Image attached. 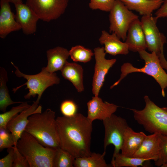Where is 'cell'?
I'll return each instance as SVG.
<instances>
[{
	"label": "cell",
	"mask_w": 167,
	"mask_h": 167,
	"mask_svg": "<svg viewBox=\"0 0 167 167\" xmlns=\"http://www.w3.org/2000/svg\"><path fill=\"white\" fill-rule=\"evenodd\" d=\"M56 122L60 147L75 158L90 156L92 123L80 113L58 116Z\"/></svg>",
	"instance_id": "1"
},
{
	"label": "cell",
	"mask_w": 167,
	"mask_h": 167,
	"mask_svg": "<svg viewBox=\"0 0 167 167\" xmlns=\"http://www.w3.org/2000/svg\"><path fill=\"white\" fill-rule=\"evenodd\" d=\"M28 119L24 131L45 147L54 149L60 147L54 111L47 109L43 113L30 115Z\"/></svg>",
	"instance_id": "2"
},
{
	"label": "cell",
	"mask_w": 167,
	"mask_h": 167,
	"mask_svg": "<svg viewBox=\"0 0 167 167\" xmlns=\"http://www.w3.org/2000/svg\"><path fill=\"white\" fill-rule=\"evenodd\" d=\"M16 146L30 167H53L56 149L44 146L29 133L23 132Z\"/></svg>",
	"instance_id": "3"
},
{
	"label": "cell",
	"mask_w": 167,
	"mask_h": 167,
	"mask_svg": "<svg viewBox=\"0 0 167 167\" xmlns=\"http://www.w3.org/2000/svg\"><path fill=\"white\" fill-rule=\"evenodd\" d=\"M144 99L145 106L143 109H130L134 119L147 131L167 135V107H159L147 96Z\"/></svg>",
	"instance_id": "4"
},
{
	"label": "cell",
	"mask_w": 167,
	"mask_h": 167,
	"mask_svg": "<svg viewBox=\"0 0 167 167\" xmlns=\"http://www.w3.org/2000/svg\"><path fill=\"white\" fill-rule=\"evenodd\" d=\"M140 58L144 60L145 64L141 68H137L130 63H124L121 66V74L119 79L110 87L112 88L118 85L121 81L130 73L139 72L152 76L160 85L161 94L165 97V90L167 88V73L161 66L159 56L154 52L149 53L146 50L138 52Z\"/></svg>",
	"instance_id": "5"
},
{
	"label": "cell",
	"mask_w": 167,
	"mask_h": 167,
	"mask_svg": "<svg viewBox=\"0 0 167 167\" xmlns=\"http://www.w3.org/2000/svg\"><path fill=\"white\" fill-rule=\"evenodd\" d=\"M15 68V72L16 76L23 77L27 80L24 84L13 89L14 93L22 87L26 85V89H28V92L24 96L25 99H29L38 95L37 99L40 100L45 91L49 87L59 83L60 79L55 72L51 73L41 69V71L34 75L25 74L21 72L18 67L11 62Z\"/></svg>",
	"instance_id": "6"
},
{
	"label": "cell",
	"mask_w": 167,
	"mask_h": 167,
	"mask_svg": "<svg viewBox=\"0 0 167 167\" xmlns=\"http://www.w3.org/2000/svg\"><path fill=\"white\" fill-rule=\"evenodd\" d=\"M109 12V32L115 33L120 39L125 41L130 24L139 18V16L119 0H115Z\"/></svg>",
	"instance_id": "7"
},
{
	"label": "cell",
	"mask_w": 167,
	"mask_h": 167,
	"mask_svg": "<svg viewBox=\"0 0 167 167\" xmlns=\"http://www.w3.org/2000/svg\"><path fill=\"white\" fill-rule=\"evenodd\" d=\"M105 128L104 151L107 146L114 147L112 158L119 153L122 145L124 133L129 126L126 120L114 114L103 121Z\"/></svg>",
	"instance_id": "8"
},
{
	"label": "cell",
	"mask_w": 167,
	"mask_h": 167,
	"mask_svg": "<svg viewBox=\"0 0 167 167\" xmlns=\"http://www.w3.org/2000/svg\"><path fill=\"white\" fill-rule=\"evenodd\" d=\"M69 0H26V3L38 15L47 22L56 19L65 12Z\"/></svg>",
	"instance_id": "9"
},
{
	"label": "cell",
	"mask_w": 167,
	"mask_h": 167,
	"mask_svg": "<svg viewBox=\"0 0 167 167\" xmlns=\"http://www.w3.org/2000/svg\"><path fill=\"white\" fill-rule=\"evenodd\" d=\"M157 20L151 15L142 16L140 21L147 49L151 52H154L159 56L164 51V46L166 42V39L157 26Z\"/></svg>",
	"instance_id": "10"
},
{
	"label": "cell",
	"mask_w": 167,
	"mask_h": 167,
	"mask_svg": "<svg viewBox=\"0 0 167 167\" xmlns=\"http://www.w3.org/2000/svg\"><path fill=\"white\" fill-rule=\"evenodd\" d=\"M95 60L94 73L93 77L92 92L95 96H98L105 76L109 69L116 61V59H106L104 47H97L94 49Z\"/></svg>",
	"instance_id": "11"
},
{
	"label": "cell",
	"mask_w": 167,
	"mask_h": 167,
	"mask_svg": "<svg viewBox=\"0 0 167 167\" xmlns=\"http://www.w3.org/2000/svg\"><path fill=\"white\" fill-rule=\"evenodd\" d=\"M40 100L37 99L30 106L11 119L7 123L6 128L12 134L16 145L18 140L24 131L28 122V117L36 113H41L42 106L38 105Z\"/></svg>",
	"instance_id": "12"
},
{
	"label": "cell",
	"mask_w": 167,
	"mask_h": 167,
	"mask_svg": "<svg viewBox=\"0 0 167 167\" xmlns=\"http://www.w3.org/2000/svg\"><path fill=\"white\" fill-rule=\"evenodd\" d=\"M16 11L15 19L20 26L23 33L30 35L36 30L37 23L40 19L38 15L26 4H15Z\"/></svg>",
	"instance_id": "13"
},
{
	"label": "cell",
	"mask_w": 167,
	"mask_h": 167,
	"mask_svg": "<svg viewBox=\"0 0 167 167\" xmlns=\"http://www.w3.org/2000/svg\"><path fill=\"white\" fill-rule=\"evenodd\" d=\"M87 118L91 122L95 120L103 121L110 117L117 110L118 106L106 101L103 102L98 96L92 97L87 103Z\"/></svg>",
	"instance_id": "14"
},
{
	"label": "cell",
	"mask_w": 167,
	"mask_h": 167,
	"mask_svg": "<svg viewBox=\"0 0 167 167\" xmlns=\"http://www.w3.org/2000/svg\"><path fill=\"white\" fill-rule=\"evenodd\" d=\"M7 0L0 1V37L5 38L10 33L21 29L16 21Z\"/></svg>",
	"instance_id": "15"
},
{
	"label": "cell",
	"mask_w": 167,
	"mask_h": 167,
	"mask_svg": "<svg viewBox=\"0 0 167 167\" xmlns=\"http://www.w3.org/2000/svg\"><path fill=\"white\" fill-rule=\"evenodd\" d=\"M160 134L146 135L140 146L132 157L150 159L154 162L158 159L160 148Z\"/></svg>",
	"instance_id": "16"
},
{
	"label": "cell",
	"mask_w": 167,
	"mask_h": 167,
	"mask_svg": "<svg viewBox=\"0 0 167 167\" xmlns=\"http://www.w3.org/2000/svg\"><path fill=\"white\" fill-rule=\"evenodd\" d=\"M125 42L128 45L129 50L133 52H138L147 49L144 32L139 18L130 24Z\"/></svg>",
	"instance_id": "17"
},
{
	"label": "cell",
	"mask_w": 167,
	"mask_h": 167,
	"mask_svg": "<svg viewBox=\"0 0 167 167\" xmlns=\"http://www.w3.org/2000/svg\"><path fill=\"white\" fill-rule=\"evenodd\" d=\"M120 39L114 33L110 34L105 30L102 31L99 39L100 43L104 45L105 52L112 55L118 54L126 55L129 53L127 44L121 41Z\"/></svg>",
	"instance_id": "18"
},
{
	"label": "cell",
	"mask_w": 167,
	"mask_h": 167,
	"mask_svg": "<svg viewBox=\"0 0 167 167\" xmlns=\"http://www.w3.org/2000/svg\"><path fill=\"white\" fill-rule=\"evenodd\" d=\"M46 55L47 65L41 69L51 73L61 71L70 56L69 51L60 46L48 50L46 52Z\"/></svg>",
	"instance_id": "19"
},
{
	"label": "cell",
	"mask_w": 167,
	"mask_h": 167,
	"mask_svg": "<svg viewBox=\"0 0 167 167\" xmlns=\"http://www.w3.org/2000/svg\"><path fill=\"white\" fill-rule=\"evenodd\" d=\"M146 135L143 132H136L129 126L124 134L121 154L132 157L139 148Z\"/></svg>",
	"instance_id": "20"
},
{
	"label": "cell",
	"mask_w": 167,
	"mask_h": 167,
	"mask_svg": "<svg viewBox=\"0 0 167 167\" xmlns=\"http://www.w3.org/2000/svg\"><path fill=\"white\" fill-rule=\"evenodd\" d=\"M61 71L62 77L71 82L78 92L84 91V71L80 65L67 61Z\"/></svg>",
	"instance_id": "21"
},
{
	"label": "cell",
	"mask_w": 167,
	"mask_h": 167,
	"mask_svg": "<svg viewBox=\"0 0 167 167\" xmlns=\"http://www.w3.org/2000/svg\"><path fill=\"white\" fill-rule=\"evenodd\" d=\"M130 10H134L142 16L152 15L158 9L164 0H119Z\"/></svg>",
	"instance_id": "22"
},
{
	"label": "cell",
	"mask_w": 167,
	"mask_h": 167,
	"mask_svg": "<svg viewBox=\"0 0 167 167\" xmlns=\"http://www.w3.org/2000/svg\"><path fill=\"white\" fill-rule=\"evenodd\" d=\"M106 151L102 154L92 152L88 156L75 158L74 164L75 167H110L104 159Z\"/></svg>",
	"instance_id": "23"
},
{
	"label": "cell",
	"mask_w": 167,
	"mask_h": 167,
	"mask_svg": "<svg viewBox=\"0 0 167 167\" xmlns=\"http://www.w3.org/2000/svg\"><path fill=\"white\" fill-rule=\"evenodd\" d=\"M8 80L7 73L4 68L0 67V110L5 112L7 107L15 104L21 103V101H14L11 99L6 85Z\"/></svg>",
	"instance_id": "24"
},
{
	"label": "cell",
	"mask_w": 167,
	"mask_h": 167,
	"mask_svg": "<svg viewBox=\"0 0 167 167\" xmlns=\"http://www.w3.org/2000/svg\"><path fill=\"white\" fill-rule=\"evenodd\" d=\"M151 160L150 159L126 156L119 153L112 158L111 165L113 167L143 166V164L145 162Z\"/></svg>",
	"instance_id": "25"
},
{
	"label": "cell",
	"mask_w": 167,
	"mask_h": 167,
	"mask_svg": "<svg viewBox=\"0 0 167 167\" xmlns=\"http://www.w3.org/2000/svg\"><path fill=\"white\" fill-rule=\"evenodd\" d=\"M75 158L68 152L60 147L56 149L53 167H73Z\"/></svg>",
	"instance_id": "26"
},
{
	"label": "cell",
	"mask_w": 167,
	"mask_h": 167,
	"mask_svg": "<svg viewBox=\"0 0 167 167\" xmlns=\"http://www.w3.org/2000/svg\"><path fill=\"white\" fill-rule=\"evenodd\" d=\"M70 56L75 62L86 63L90 61L94 53L89 49L85 48L80 45L71 47L69 51Z\"/></svg>",
	"instance_id": "27"
},
{
	"label": "cell",
	"mask_w": 167,
	"mask_h": 167,
	"mask_svg": "<svg viewBox=\"0 0 167 167\" xmlns=\"http://www.w3.org/2000/svg\"><path fill=\"white\" fill-rule=\"evenodd\" d=\"M31 105L26 102H22L18 106L13 107L9 111L0 114V128H6L8 122L19 113L29 108Z\"/></svg>",
	"instance_id": "28"
},
{
	"label": "cell",
	"mask_w": 167,
	"mask_h": 167,
	"mask_svg": "<svg viewBox=\"0 0 167 167\" xmlns=\"http://www.w3.org/2000/svg\"><path fill=\"white\" fill-rule=\"evenodd\" d=\"M160 153L158 159L155 161V165L157 167H165L167 163V135L160 134Z\"/></svg>",
	"instance_id": "29"
},
{
	"label": "cell",
	"mask_w": 167,
	"mask_h": 167,
	"mask_svg": "<svg viewBox=\"0 0 167 167\" xmlns=\"http://www.w3.org/2000/svg\"><path fill=\"white\" fill-rule=\"evenodd\" d=\"M7 129L0 128V151L8 148L15 145L12 134Z\"/></svg>",
	"instance_id": "30"
},
{
	"label": "cell",
	"mask_w": 167,
	"mask_h": 167,
	"mask_svg": "<svg viewBox=\"0 0 167 167\" xmlns=\"http://www.w3.org/2000/svg\"><path fill=\"white\" fill-rule=\"evenodd\" d=\"M89 8L93 10L99 9L109 12L112 8L115 0H90Z\"/></svg>",
	"instance_id": "31"
},
{
	"label": "cell",
	"mask_w": 167,
	"mask_h": 167,
	"mask_svg": "<svg viewBox=\"0 0 167 167\" xmlns=\"http://www.w3.org/2000/svg\"><path fill=\"white\" fill-rule=\"evenodd\" d=\"M60 110L63 116L72 117L77 113V106L73 101L65 100L61 103Z\"/></svg>",
	"instance_id": "32"
},
{
	"label": "cell",
	"mask_w": 167,
	"mask_h": 167,
	"mask_svg": "<svg viewBox=\"0 0 167 167\" xmlns=\"http://www.w3.org/2000/svg\"><path fill=\"white\" fill-rule=\"evenodd\" d=\"M14 154L13 167H28V163L25 157L19 152L16 145L14 146Z\"/></svg>",
	"instance_id": "33"
},
{
	"label": "cell",
	"mask_w": 167,
	"mask_h": 167,
	"mask_svg": "<svg viewBox=\"0 0 167 167\" xmlns=\"http://www.w3.org/2000/svg\"><path fill=\"white\" fill-rule=\"evenodd\" d=\"M8 154L0 160V167H12L14 161V146L7 148Z\"/></svg>",
	"instance_id": "34"
},
{
	"label": "cell",
	"mask_w": 167,
	"mask_h": 167,
	"mask_svg": "<svg viewBox=\"0 0 167 167\" xmlns=\"http://www.w3.org/2000/svg\"><path fill=\"white\" fill-rule=\"evenodd\" d=\"M155 15V17L157 19L161 18H167V0H164L163 3Z\"/></svg>",
	"instance_id": "35"
},
{
	"label": "cell",
	"mask_w": 167,
	"mask_h": 167,
	"mask_svg": "<svg viewBox=\"0 0 167 167\" xmlns=\"http://www.w3.org/2000/svg\"><path fill=\"white\" fill-rule=\"evenodd\" d=\"M161 66L167 71V61L165 58L164 51H162L159 55Z\"/></svg>",
	"instance_id": "36"
},
{
	"label": "cell",
	"mask_w": 167,
	"mask_h": 167,
	"mask_svg": "<svg viewBox=\"0 0 167 167\" xmlns=\"http://www.w3.org/2000/svg\"><path fill=\"white\" fill-rule=\"evenodd\" d=\"M9 2H11L14 5L16 4L22 3V0H7Z\"/></svg>",
	"instance_id": "37"
},
{
	"label": "cell",
	"mask_w": 167,
	"mask_h": 167,
	"mask_svg": "<svg viewBox=\"0 0 167 167\" xmlns=\"http://www.w3.org/2000/svg\"><path fill=\"white\" fill-rule=\"evenodd\" d=\"M165 167H167V163L165 165Z\"/></svg>",
	"instance_id": "38"
},
{
	"label": "cell",
	"mask_w": 167,
	"mask_h": 167,
	"mask_svg": "<svg viewBox=\"0 0 167 167\" xmlns=\"http://www.w3.org/2000/svg\"><path fill=\"white\" fill-rule=\"evenodd\" d=\"M2 0H0V1H2Z\"/></svg>",
	"instance_id": "39"
}]
</instances>
